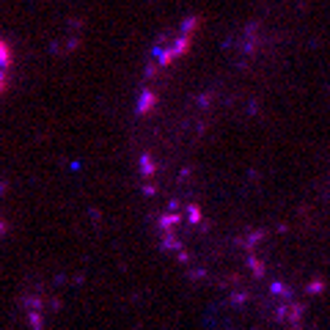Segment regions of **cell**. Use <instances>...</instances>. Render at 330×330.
<instances>
[{
    "instance_id": "obj_1",
    "label": "cell",
    "mask_w": 330,
    "mask_h": 330,
    "mask_svg": "<svg viewBox=\"0 0 330 330\" xmlns=\"http://www.w3.org/2000/svg\"><path fill=\"white\" fill-rule=\"evenodd\" d=\"M0 63H9V47L0 41Z\"/></svg>"
}]
</instances>
